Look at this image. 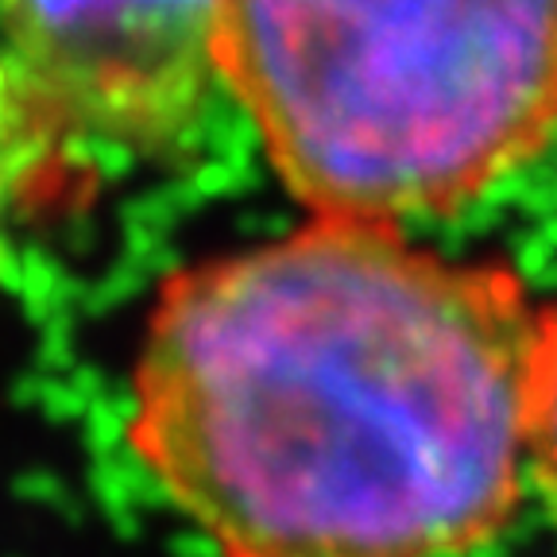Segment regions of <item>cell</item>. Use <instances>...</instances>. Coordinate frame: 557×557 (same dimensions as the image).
Masks as SVG:
<instances>
[{
    "label": "cell",
    "instance_id": "2",
    "mask_svg": "<svg viewBox=\"0 0 557 557\" xmlns=\"http://www.w3.org/2000/svg\"><path fill=\"white\" fill-rule=\"evenodd\" d=\"M221 78L313 218L453 213L557 124V0H225Z\"/></svg>",
    "mask_w": 557,
    "mask_h": 557
},
{
    "label": "cell",
    "instance_id": "5",
    "mask_svg": "<svg viewBox=\"0 0 557 557\" xmlns=\"http://www.w3.org/2000/svg\"><path fill=\"white\" fill-rule=\"evenodd\" d=\"M527 469L557 519V302L539 313L527 410Z\"/></svg>",
    "mask_w": 557,
    "mask_h": 557
},
{
    "label": "cell",
    "instance_id": "4",
    "mask_svg": "<svg viewBox=\"0 0 557 557\" xmlns=\"http://www.w3.org/2000/svg\"><path fill=\"white\" fill-rule=\"evenodd\" d=\"M74 148L78 139L0 54V236L70 198Z\"/></svg>",
    "mask_w": 557,
    "mask_h": 557
},
{
    "label": "cell",
    "instance_id": "1",
    "mask_svg": "<svg viewBox=\"0 0 557 557\" xmlns=\"http://www.w3.org/2000/svg\"><path fill=\"white\" fill-rule=\"evenodd\" d=\"M539 313L499 263L313 218L163 278L128 449L221 557H465L519 504Z\"/></svg>",
    "mask_w": 557,
    "mask_h": 557
},
{
    "label": "cell",
    "instance_id": "3",
    "mask_svg": "<svg viewBox=\"0 0 557 557\" xmlns=\"http://www.w3.org/2000/svg\"><path fill=\"white\" fill-rule=\"evenodd\" d=\"M225 0H0V54L86 144L166 156L221 78Z\"/></svg>",
    "mask_w": 557,
    "mask_h": 557
}]
</instances>
